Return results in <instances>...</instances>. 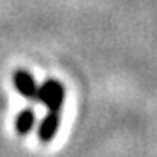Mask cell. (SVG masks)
<instances>
[{
  "label": "cell",
  "mask_w": 157,
  "mask_h": 157,
  "mask_svg": "<svg viewBox=\"0 0 157 157\" xmlns=\"http://www.w3.org/2000/svg\"><path fill=\"white\" fill-rule=\"evenodd\" d=\"M13 83H15L16 90L25 99L40 103V85L36 83V79H34V76L31 72H27L24 69H18L13 74Z\"/></svg>",
  "instance_id": "7a4b0ae2"
},
{
  "label": "cell",
  "mask_w": 157,
  "mask_h": 157,
  "mask_svg": "<svg viewBox=\"0 0 157 157\" xmlns=\"http://www.w3.org/2000/svg\"><path fill=\"white\" fill-rule=\"evenodd\" d=\"M60 128V112H47V116L38 125V139L42 143H51Z\"/></svg>",
  "instance_id": "3957f363"
},
{
  "label": "cell",
  "mask_w": 157,
  "mask_h": 157,
  "mask_svg": "<svg viewBox=\"0 0 157 157\" xmlns=\"http://www.w3.org/2000/svg\"><path fill=\"white\" fill-rule=\"evenodd\" d=\"M63 101H65V89L58 79L49 78L40 85V103H44L49 112H60Z\"/></svg>",
  "instance_id": "6da1fadb"
},
{
  "label": "cell",
  "mask_w": 157,
  "mask_h": 157,
  "mask_svg": "<svg viewBox=\"0 0 157 157\" xmlns=\"http://www.w3.org/2000/svg\"><path fill=\"white\" fill-rule=\"evenodd\" d=\"M34 125H36V114H34V110L31 107H25L16 117V123H15L16 134L18 136H27L34 128Z\"/></svg>",
  "instance_id": "277c9868"
}]
</instances>
